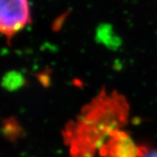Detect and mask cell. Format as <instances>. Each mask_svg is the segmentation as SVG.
Wrapping results in <instances>:
<instances>
[{
  "instance_id": "7a4b0ae2",
  "label": "cell",
  "mask_w": 157,
  "mask_h": 157,
  "mask_svg": "<svg viewBox=\"0 0 157 157\" xmlns=\"http://www.w3.org/2000/svg\"><path fill=\"white\" fill-rule=\"evenodd\" d=\"M141 157H157V150H152L144 154Z\"/></svg>"
},
{
  "instance_id": "6da1fadb",
  "label": "cell",
  "mask_w": 157,
  "mask_h": 157,
  "mask_svg": "<svg viewBox=\"0 0 157 157\" xmlns=\"http://www.w3.org/2000/svg\"><path fill=\"white\" fill-rule=\"evenodd\" d=\"M31 21L28 0H0V30L9 41Z\"/></svg>"
}]
</instances>
